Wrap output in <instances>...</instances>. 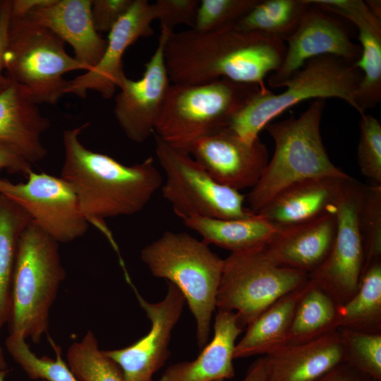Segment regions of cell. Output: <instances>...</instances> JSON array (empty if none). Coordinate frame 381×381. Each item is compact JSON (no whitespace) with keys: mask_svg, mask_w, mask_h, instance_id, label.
<instances>
[{"mask_svg":"<svg viewBox=\"0 0 381 381\" xmlns=\"http://www.w3.org/2000/svg\"><path fill=\"white\" fill-rule=\"evenodd\" d=\"M284 41L236 23L209 32H171L164 46L173 84L197 85L225 78L267 87L265 78L282 65Z\"/></svg>","mask_w":381,"mask_h":381,"instance_id":"cell-1","label":"cell"},{"mask_svg":"<svg viewBox=\"0 0 381 381\" xmlns=\"http://www.w3.org/2000/svg\"><path fill=\"white\" fill-rule=\"evenodd\" d=\"M85 123L63 133L64 162L61 177L73 189L80 210L89 224L102 232L123 263L104 219L141 211L162 187V178L152 157L128 166L87 148L80 135Z\"/></svg>","mask_w":381,"mask_h":381,"instance_id":"cell-2","label":"cell"},{"mask_svg":"<svg viewBox=\"0 0 381 381\" xmlns=\"http://www.w3.org/2000/svg\"><path fill=\"white\" fill-rule=\"evenodd\" d=\"M325 101L314 99L298 117L291 116L265 127L274 151L248 194V209L253 212L296 183L318 177H349L332 163L322 143L320 123Z\"/></svg>","mask_w":381,"mask_h":381,"instance_id":"cell-3","label":"cell"},{"mask_svg":"<svg viewBox=\"0 0 381 381\" xmlns=\"http://www.w3.org/2000/svg\"><path fill=\"white\" fill-rule=\"evenodd\" d=\"M140 258L153 276L166 279L180 290L194 317L197 343L202 349L208 343L217 308L224 259L202 241L171 231L145 246Z\"/></svg>","mask_w":381,"mask_h":381,"instance_id":"cell-4","label":"cell"},{"mask_svg":"<svg viewBox=\"0 0 381 381\" xmlns=\"http://www.w3.org/2000/svg\"><path fill=\"white\" fill-rule=\"evenodd\" d=\"M363 74L355 64L332 55L308 60L274 94L260 89L234 116L226 128L246 142L259 138L260 132L289 108L307 99L335 97L358 111L355 94Z\"/></svg>","mask_w":381,"mask_h":381,"instance_id":"cell-5","label":"cell"},{"mask_svg":"<svg viewBox=\"0 0 381 381\" xmlns=\"http://www.w3.org/2000/svg\"><path fill=\"white\" fill-rule=\"evenodd\" d=\"M260 89L264 88L225 78L170 85L154 132L175 150L190 154L195 142L226 128Z\"/></svg>","mask_w":381,"mask_h":381,"instance_id":"cell-6","label":"cell"},{"mask_svg":"<svg viewBox=\"0 0 381 381\" xmlns=\"http://www.w3.org/2000/svg\"><path fill=\"white\" fill-rule=\"evenodd\" d=\"M65 277L59 243L31 222L18 243L9 333L39 344L49 329L51 307Z\"/></svg>","mask_w":381,"mask_h":381,"instance_id":"cell-7","label":"cell"},{"mask_svg":"<svg viewBox=\"0 0 381 381\" xmlns=\"http://www.w3.org/2000/svg\"><path fill=\"white\" fill-rule=\"evenodd\" d=\"M4 61L6 75L37 105L56 104L69 85L64 75L85 71L59 37L27 16H11Z\"/></svg>","mask_w":381,"mask_h":381,"instance_id":"cell-8","label":"cell"},{"mask_svg":"<svg viewBox=\"0 0 381 381\" xmlns=\"http://www.w3.org/2000/svg\"><path fill=\"white\" fill-rule=\"evenodd\" d=\"M308 279L304 272L274 263L263 246L231 253L224 260L216 307L234 312L243 329L276 301Z\"/></svg>","mask_w":381,"mask_h":381,"instance_id":"cell-9","label":"cell"},{"mask_svg":"<svg viewBox=\"0 0 381 381\" xmlns=\"http://www.w3.org/2000/svg\"><path fill=\"white\" fill-rule=\"evenodd\" d=\"M155 154L164 171L163 197L181 219L199 216L231 219L254 214L239 191L216 181L190 154L181 152L155 134Z\"/></svg>","mask_w":381,"mask_h":381,"instance_id":"cell-10","label":"cell"},{"mask_svg":"<svg viewBox=\"0 0 381 381\" xmlns=\"http://www.w3.org/2000/svg\"><path fill=\"white\" fill-rule=\"evenodd\" d=\"M364 186L351 177L344 181L333 211L337 228L332 248L323 262L308 274L338 305L356 293L363 272L360 212Z\"/></svg>","mask_w":381,"mask_h":381,"instance_id":"cell-11","label":"cell"},{"mask_svg":"<svg viewBox=\"0 0 381 381\" xmlns=\"http://www.w3.org/2000/svg\"><path fill=\"white\" fill-rule=\"evenodd\" d=\"M23 183L1 179L0 195L22 208L32 222L59 243L83 236L89 223L76 195L61 177L31 170Z\"/></svg>","mask_w":381,"mask_h":381,"instance_id":"cell-12","label":"cell"},{"mask_svg":"<svg viewBox=\"0 0 381 381\" xmlns=\"http://www.w3.org/2000/svg\"><path fill=\"white\" fill-rule=\"evenodd\" d=\"M131 286L150 321V329L127 347L103 352L119 367L124 381H152L154 374L170 356L171 332L181 318L186 300L180 290L170 282L165 297L157 303L146 301L133 284Z\"/></svg>","mask_w":381,"mask_h":381,"instance_id":"cell-13","label":"cell"},{"mask_svg":"<svg viewBox=\"0 0 381 381\" xmlns=\"http://www.w3.org/2000/svg\"><path fill=\"white\" fill-rule=\"evenodd\" d=\"M310 4L296 30L285 41L287 45L281 66L268 78L272 88L283 87L313 58L332 55L355 64L361 56L360 45L351 40L344 23L333 13Z\"/></svg>","mask_w":381,"mask_h":381,"instance_id":"cell-14","label":"cell"},{"mask_svg":"<svg viewBox=\"0 0 381 381\" xmlns=\"http://www.w3.org/2000/svg\"><path fill=\"white\" fill-rule=\"evenodd\" d=\"M157 47L150 59L145 64L140 79L133 80L126 76L119 85L114 114L126 136L131 141L141 143L154 133L170 80L167 73L164 46L170 32L160 28Z\"/></svg>","mask_w":381,"mask_h":381,"instance_id":"cell-15","label":"cell"},{"mask_svg":"<svg viewBox=\"0 0 381 381\" xmlns=\"http://www.w3.org/2000/svg\"><path fill=\"white\" fill-rule=\"evenodd\" d=\"M155 19L153 4L147 0H133L128 11L109 32L106 49L99 63L70 80L66 94L84 99L88 91H95L105 99L111 98L126 76L123 67L126 51L139 38L154 33L151 23Z\"/></svg>","mask_w":381,"mask_h":381,"instance_id":"cell-16","label":"cell"},{"mask_svg":"<svg viewBox=\"0 0 381 381\" xmlns=\"http://www.w3.org/2000/svg\"><path fill=\"white\" fill-rule=\"evenodd\" d=\"M190 154L216 181L238 191L253 188L269 161L260 138L250 143L227 128L195 142Z\"/></svg>","mask_w":381,"mask_h":381,"instance_id":"cell-17","label":"cell"},{"mask_svg":"<svg viewBox=\"0 0 381 381\" xmlns=\"http://www.w3.org/2000/svg\"><path fill=\"white\" fill-rule=\"evenodd\" d=\"M91 4L92 0H44L25 15L71 46L85 71L99 63L107 46L94 27Z\"/></svg>","mask_w":381,"mask_h":381,"instance_id":"cell-18","label":"cell"},{"mask_svg":"<svg viewBox=\"0 0 381 381\" xmlns=\"http://www.w3.org/2000/svg\"><path fill=\"white\" fill-rule=\"evenodd\" d=\"M352 23L358 32L361 56L355 63L363 78L355 94L358 112L375 107L381 100V19L362 0H310Z\"/></svg>","mask_w":381,"mask_h":381,"instance_id":"cell-19","label":"cell"},{"mask_svg":"<svg viewBox=\"0 0 381 381\" xmlns=\"http://www.w3.org/2000/svg\"><path fill=\"white\" fill-rule=\"evenodd\" d=\"M336 228L334 213L296 224L279 226L277 232L263 246V250L277 265L309 274L329 254Z\"/></svg>","mask_w":381,"mask_h":381,"instance_id":"cell-20","label":"cell"},{"mask_svg":"<svg viewBox=\"0 0 381 381\" xmlns=\"http://www.w3.org/2000/svg\"><path fill=\"white\" fill-rule=\"evenodd\" d=\"M263 356L266 381H318L346 362L339 329L311 341L286 345Z\"/></svg>","mask_w":381,"mask_h":381,"instance_id":"cell-21","label":"cell"},{"mask_svg":"<svg viewBox=\"0 0 381 381\" xmlns=\"http://www.w3.org/2000/svg\"><path fill=\"white\" fill-rule=\"evenodd\" d=\"M49 126V120L18 85L11 81L0 92V143L31 164L47 155L42 136Z\"/></svg>","mask_w":381,"mask_h":381,"instance_id":"cell-22","label":"cell"},{"mask_svg":"<svg viewBox=\"0 0 381 381\" xmlns=\"http://www.w3.org/2000/svg\"><path fill=\"white\" fill-rule=\"evenodd\" d=\"M350 177H318L296 183L279 192L257 214L281 226L334 213L343 183Z\"/></svg>","mask_w":381,"mask_h":381,"instance_id":"cell-23","label":"cell"},{"mask_svg":"<svg viewBox=\"0 0 381 381\" xmlns=\"http://www.w3.org/2000/svg\"><path fill=\"white\" fill-rule=\"evenodd\" d=\"M243 329L234 312L218 310L214 336L193 361L170 365L158 381H214L232 378L236 340Z\"/></svg>","mask_w":381,"mask_h":381,"instance_id":"cell-24","label":"cell"},{"mask_svg":"<svg viewBox=\"0 0 381 381\" xmlns=\"http://www.w3.org/2000/svg\"><path fill=\"white\" fill-rule=\"evenodd\" d=\"M183 224L198 233L202 241L227 249L242 252L265 245L277 232L275 225L257 213L241 219H216L190 216L182 219Z\"/></svg>","mask_w":381,"mask_h":381,"instance_id":"cell-25","label":"cell"},{"mask_svg":"<svg viewBox=\"0 0 381 381\" xmlns=\"http://www.w3.org/2000/svg\"><path fill=\"white\" fill-rule=\"evenodd\" d=\"M307 283L279 298L246 327L236 344L234 359L266 356L285 346L295 309Z\"/></svg>","mask_w":381,"mask_h":381,"instance_id":"cell-26","label":"cell"},{"mask_svg":"<svg viewBox=\"0 0 381 381\" xmlns=\"http://www.w3.org/2000/svg\"><path fill=\"white\" fill-rule=\"evenodd\" d=\"M338 306L323 288L309 279L295 309L285 346L311 341L338 329Z\"/></svg>","mask_w":381,"mask_h":381,"instance_id":"cell-27","label":"cell"},{"mask_svg":"<svg viewBox=\"0 0 381 381\" xmlns=\"http://www.w3.org/2000/svg\"><path fill=\"white\" fill-rule=\"evenodd\" d=\"M339 328L381 333V259L363 272L356 293L338 306Z\"/></svg>","mask_w":381,"mask_h":381,"instance_id":"cell-28","label":"cell"},{"mask_svg":"<svg viewBox=\"0 0 381 381\" xmlns=\"http://www.w3.org/2000/svg\"><path fill=\"white\" fill-rule=\"evenodd\" d=\"M32 222L19 206L0 195V329L8 321L18 243Z\"/></svg>","mask_w":381,"mask_h":381,"instance_id":"cell-29","label":"cell"},{"mask_svg":"<svg viewBox=\"0 0 381 381\" xmlns=\"http://www.w3.org/2000/svg\"><path fill=\"white\" fill-rule=\"evenodd\" d=\"M310 5L309 0H258L236 24L243 30L285 42L296 30Z\"/></svg>","mask_w":381,"mask_h":381,"instance_id":"cell-30","label":"cell"},{"mask_svg":"<svg viewBox=\"0 0 381 381\" xmlns=\"http://www.w3.org/2000/svg\"><path fill=\"white\" fill-rule=\"evenodd\" d=\"M66 359L78 381H124L121 369L99 349L90 330L69 346Z\"/></svg>","mask_w":381,"mask_h":381,"instance_id":"cell-31","label":"cell"},{"mask_svg":"<svg viewBox=\"0 0 381 381\" xmlns=\"http://www.w3.org/2000/svg\"><path fill=\"white\" fill-rule=\"evenodd\" d=\"M22 334L9 333L5 346L12 358L33 380L44 381H78L61 357V351L51 341L56 358L37 357L25 342Z\"/></svg>","mask_w":381,"mask_h":381,"instance_id":"cell-32","label":"cell"},{"mask_svg":"<svg viewBox=\"0 0 381 381\" xmlns=\"http://www.w3.org/2000/svg\"><path fill=\"white\" fill-rule=\"evenodd\" d=\"M346 362L375 381H381V333L339 328Z\"/></svg>","mask_w":381,"mask_h":381,"instance_id":"cell-33","label":"cell"},{"mask_svg":"<svg viewBox=\"0 0 381 381\" xmlns=\"http://www.w3.org/2000/svg\"><path fill=\"white\" fill-rule=\"evenodd\" d=\"M360 222L364 248L363 270L373 261L381 259V185L364 186Z\"/></svg>","mask_w":381,"mask_h":381,"instance_id":"cell-34","label":"cell"},{"mask_svg":"<svg viewBox=\"0 0 381 381\" xmlns=\"http://www.w3.org/2000/svg\"><path fill=\"white\" fill-rule=\"evenodd\" d=\"M258 1V0L200 1L192 29L199 32H209L234 24Z\"/></svg>","mask_w":381,"mask_h":381,"instance_id":"cell-35","label":"cell"},{"mask_svg":"<svg viewBox=\"0 0 381 381\" xmlns=\"http://www.w3.org/2000/svg\"><path fill=\"white\" fill-rule=\"evenodd\" d=\"M357 159L361 173L381 185V124L370 114L361 115Z\"/></svg>","mask_w":381,"mask_h":381,"instance_id":"cell-36","label":"cell"},{"mask_svg":"<svg viewBox=\"0 0 381 381\" xmlns=\"http://www.w3.org/2000/svg\"><path fill=\"white\" fill-rule=\"evenodd\" d=\"M199 4L198 0H157L153 6L160 28L174 32L179 24L193 28Z\"/></svg>","mask_w":381,"mask_h":381,"instance_id":"cell-37","label":"cell"},{"mask_svg":"<svg viewBox=\"0 0 381 381\" xmlns=\"http://www.w3.org/2000/svg\"><path fill=\"white\" fill-rule=\"evenodd\" d=\"M133 0H92L91 16L95 30L108 32L128 11Z\"/></svg>","mask_w":381,"mask_h":381,"instance_id":"cell-38","label":"cell"},{"mask_svg":"<svg viewBox=\"0 0 381 381\" xmlns=\"http://www.w3.org/2000/svg\"><path fill=\"white\" fill-rule=\"evenodd\" d=\"M11 0H2L0 6V92L11 83V80L3 74L4 71V53L7 44L8 31L11 20Z\"/></svg>","mask_w":381,"mask_h":381,"instance_id":"cell-39","label":"cell"},{"mask_svg":"<svg viewBox=\"0 0 381 381\" xmlns=\"http://www.w3.org/2000/svg\"><path fill=\"white\" fill-rule=\"evenodd\" d=\"M5 169L25 176L32 169V164L12 148L0 143V171Z\"/></svg>","mask_w":381,"mask_h":381,"instance_id":"cell-40","label":"cell"},{"mask_svg":"<svg viewBox=\"0 0 381 381\" xmlns=\"http://www.w3.org/2000/svg\"><path fill=\"white\" fill-rule=\"evenodd\" d=\"M318 381H375L346 362L338 365Z\"/></svg>","mask_w":381,"mask_h":381,"instance_id":"cell-41","label":"cell"},{"mask_svg":"<svg viewBox=\"0 0 381 381\" xmlns=\"http://www.w3.org/2000/svg\"><path fill=\"white\" fill-rule=\"evenodd\" d=\"M241 381H266V371L263 356L250 366L246 377Z\"/></svg>","mask_w":381,"mask_h":381,"instance_id":"cell-42","label":"cell"},{"mask_svg":"<svg viewBox=\"0 0 381 381\" xmlns=\"http://www.w3.org/2000/svg\"><path fill=\"white\" fill-rule=\"evenodd\" d=\"M365 2L371 12L381 19V1L380 0H368Z\"/></svg>","mask_w":381,"mask_h":381,"instance_id":"cell-43","label":"cell"},{"mask_svg":"<svg viewBox=\"0 0 381 381\" xmlns=\"http://www.w3.org/2000/svg\"><path fill=\"white\" fill-rule=\"evenodd\" d=\"M8 365L6 361V358L4 356V353L3 348L1 347L0 344V370H8Z\"/></svg>","mask_w":381,"mask_h":381,"instance_id":"cell-44","label":"cell"},{"mask_svg":"<svg viewBox=\"0 0 381 381\" xmlns=\"http://www.w3.org/2000/svg\"><path fill=\"white\" fill-rule=\"evenodd\" d=\"M8 370H0V381H5V377Z\"/></svg>","mask_w":381,"mask_h":381,"instance_id":"cell-45","label":"cell"},{"mask_svg":"<svg viewBox=\"0 0 381 381\" xmlns=\"http://www.w3.org/2000/svg\"><path fill=\"white\" fill-rule=\"evenodd\" d=\"M214 381H225L224 380H214Z\"/></svg>","mask_w":381,"mask_h":381,"instance_id":"cell-46","label":"cell"},{"mask_svg":"<svg viewBox=\"0 0 381 381\" xmlns=\"http://www.w3.org/2000/svg\"><path fill=\"white\" fill-rule=\"evenodd\" d=\"M1 1H2V0H0V6H1Z\"/></svg>","mask_w":381,"mask_h":381,"instance_id":"cell-47","label":"cell"},{"mask_svg":"<svg viewBox=\"0 0 381 381\" xmlns=\"http://www.w3.org/2000/svg\"><path fill=\"white\" fill-rule=\"evenodd\" d=\"M1 179L0 178V182H1Z\"/></svg>","mask_w":381,"mask_h":381,"instance_id":"cell-48","label":"cell"}]
</instances>
